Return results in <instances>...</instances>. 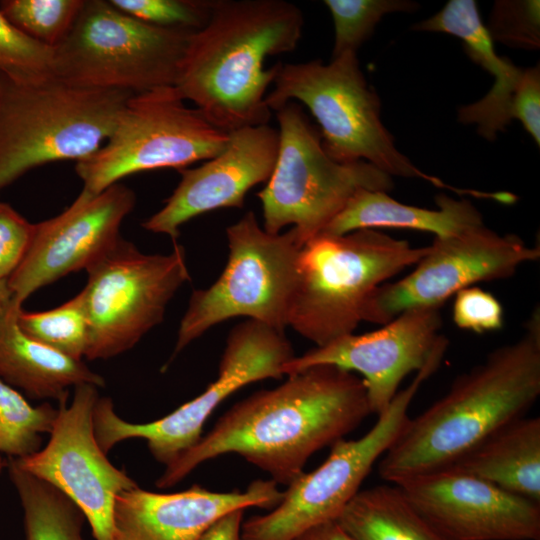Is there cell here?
Instances as JSON below:
<instances>
[{
    "label": "cell",
    "instance_id": "cell-1",
    "mask_svg": "<svg viewBox=\"0 0 540 540\" xmlns=\"http://www.w3.org/2000/svg\"><path fill=\"white\" fill-rule=\"evenodd\" d=\"M279 386L260 390L230 408L156 482L169 488L201 463L235 453L288 486L308 459L332 446L372 414L363 380L335 365L308 367Z\"/></svg>",
    "mask_w": 540,
    "mask_h": 540
},
{
    "label": "cell",
    "instance_id": "cell-2",
    "mask_svg": "<svg viewBox=\"0 0 540 540\" xmlns=\"http://www.w3.org/2000/svg\"><path fill=\"white\" fill-rule=\"evenodd\" d=\"M304 17L284 0H212L205 26L191 34L175 89L216 127L230 132L269 124L265 98L280 62L267 57L293 51Z\"/></svg>",
    "mask_w": 540,
    "mask_h": 540
},
{
    "label": "cell",
    "instance_id": "cell-3",
    "mask_svg": "<svg viewBox=\"0 0 540 540\" xmlns=\"http://www.w3.org/2000/svg\"><path fill=\"white\" fill-rule=\"evenodd\" d=\"M540 395V310L523 335L488 354L459 375L449 391L415 418L407 420L378 472L398 484L441 470L509 422L525 416Z\"/></svg>",
    "mask_w": 540,
    "mask_h": 540
},
{
    "label": "cell",
    "instance_id": "cell-4",
    "mask_svg": "<svg viewBox=\"0 0 540 540\" xmlns=\"http://www.w3.org/2000/svg\"><path fill=\"white\" fill-rule=\"evenodd\" d=\"M428 249L369 228L316 235L299 253L288 327L316 347L354 333L377 290Z\"/></svg>",
    "mask_w": 540,
    "mask_h": 540
},
{
    "label": "cell",
    "instance_id": "cell-5",
    "mask_svg": "<svg viewBox=\"0 0 540 540\" xmlns=\"http://www.w3.org/2000/svg\"><path fill=\"white\" fill-rule=\"evenodd\" d=\"M135 94L77 86L57 76L31 85L0 84V193L28 171L76 162L109 138Z\"/></svg>",
    "mask_w": 540,
    "mask_h": 540
},
{
    "label": "cell",
    "instance_id": "cell-6",
    "mask_svg": "<svg viewBox=\"0 0 540 540\" xmlns=\"http://www.w3.org/2000/svg\"><path fill=\"white\" fill-rule=\"evenodd\" d=\"M265 101L271 111L301 102L320 126L326 153L341 163L365 161L389 176L421 178L460 195L468 189L445 184L418 169L402 154L380 118L381 102L360 68L357 53L347 52L328 64L315 59L280 63Z\"/></svg>",
    "mask_w": 540,
    "mask_h": 540
},
{
    "label": "cell",
    "instance_id": "cell-7",
    "mask_svg": "<svg viewBox=\"0 0 540 540\" xmlns=\"http://www.w3.org/2000/svg\"><path fill=\"white\" fill-rule=\"evenodd\" d=\"M276 118V164L266 186L257 193L265 231L277 234L292 225L303 245L322 233L358 191L393 189L392 177L375 166L331 158L320 131L297 102H287L276 111Z\"/></svg>",
    "mask_w": 540,
    "mask_h": 540
},
{
    "label": "cell",
    "instance_id": "cell-8",
    "mask_svg": "<svg viewBox=\"0 0 540 540\" xmlns=\"http://www.w3.org/2000/svg\"><path fill=\"white\" fill-rule=\"evenodd\" d=\"M142 22L105 0H85L54 48L55 76L86 88L140 94L175 86L191 34Z\"/></svg>",
    "mask_w": 540,
    "mask_h": 540
},
{
    "label": "cell",
    "instance_id": "cell-9",
    "mask_svg": "<svg viewBox=\"0 0 540 540\" xmlns=\"http://www.w3.org/2000/svg\"><path fill=\"white\" fill-rule=\"evenodd\" d=\"M227 264L208 288L193 291L180 321L174 355L211 327L247 317L284 332L297 278L302 244L296 231L272 234L254 212L227 227Z\"/></svg>",
    "mask_w": 540,
    "mask_h": 540
},
{
    "label": "cell",
    "instance_id": "cell-10",
    "mask_svg": "<svg viewBox=\"0 0 540 540\" xmlns=\"http://www.w3.org/2000/svg\"><path fill=\"white\" fill-rule=\"evenodd\" d=\"M228 141L229 132L188 107L174 86L161 87L133 95L106 142L75 171L82 191L95 195L132 174L211 159Z\"/></svg>",
    "mask_w": 540,
    "mask_h": 540
},
{
    "label": "cell",
    "instance_id": "cell-11",
    "mask_svg": "<svg viewBox=\"0 0 540 540\" xmlns=\"http://www.w3.org/2000/svg\"><path fill=\"white\" fill-rule=\"evenodd\" d=\"M295 357L284 332L255 320L235 326L228 335L216 379L194 399L148 423H130L114 411L110 398H98L93 411L96 440L107 454L120 441L146 440L153 457L166 466L202 437L213 411L242 387L267 378L280 379Z\"/></svg>",
    "mask_w": 540,
    "mask_h": 540
},
{
    "label": "cell",
    "instance_id": "cell-12",
    "mask_svg": "<svg viewBox=\"0 0 540 540\" xmlns=\"http://www.w3.org/2000/svg\"><path fill=\"white\" fill-rule=\"evenodd\" d=\"M80 292L89 324L88 360L109 359L134 347L159 325L168 303L190 280L185 249L145 254L120 237L86 270Z\"/></svg>",
    "mask_w": 540,
    "mask_h": 540
},
{
    "label": "cell",
    "instance_id": "cell-13",
    "mask_svg": "<svg viewBox=\"0 0 540 540\" xmlns=\"http://www.w3.org/2000/svg\"><path fill=\"white\" fill-rule=\"evenodd\" d=\"M436 369L429 366L418 372L362 437L335 442L319 467L303 472L287 486L277 506L243 521L240 540H293L312 527L336 521L397 438L419 387Z\"/></svg>",
    "mask_w": 540,
    "mask_h": 540
},
{
    "label": "cell",
    "instance_id": "cell-14",
    "mask_svg": "<svg viewBox=\"0 0 540 540\" xmlns=\"http://www.w3.org/2000/svg\"><path fill=\"white\" fill-rule=\"evenodd\" d=\"M97 388L93 384L74 387L71 404L59 403L47 445L31 455L9 458L67 496L83 513L96 540H111L116 498L137 484L111 464L96 440Z\"/></svg>",
    "mask_w": 540,
    "mask_h": 540
},
{
    "label": "cell",
    "instance_id": "cell-15",
    "mask_svg": "<svg viewBox=\"0 0 540 540\" xmlns=\"http://www.w3.org/2000/svg\"><path fill=\"white\" fill-rule=\"evenodd\" d=\"M540 258V247L515 234H499L484 224L447 238H434L428 252L404 278L383 284L365 321L384 325L414 307H438L479 282L511 277Z\"/></svg>",
    "mask_w": 540,
    "mask_h": 540
},
{
    "label": "cell",
    "instance_id": "cell-16",
    "mask_svg": "<svg viewBox=\"0 0 540 540\" xmlns=\"http://www.w3.org/2000/svg\"><path fill=\"white\" fill-rule=\"evenodd\" d=\"M441 326L440 308H410L377 330L348 334L295 356L284 366V375L319 364L359 373L371 412L378 416L407 375L440 365L448 347L447 338L439 333Z\"/></svg>",
    "mask_w": 540,
    "mask_h": 540
},
{
    "label": "cell",
    "instance_id": "cell-17",
    "mask_svg": "<svg viewBox=\"0 0 540 540\" xmlns=\"http://www.w3.org/2000/svg\"><path fill=\"white\" fill-rule=\"evenodd\" d=\"M135 202L133 190L118 182L95 195L81 191L62 213L35 224L24 259L8 278L14 302L22 305L40 288L87 270L121 237Z\"/></svg>",
    "mask_w": 540,
    "mask_h": 540
},
{
    "label": "cell",
    "instance_id": "cell-18",
    "mask_svg": "<svg viewBox=\"0 0 540 540\" xmlns=\"http://www.w3.org/2000/svg\"><path fill=\"white\" fill-rule=\"evenodd\" d=\"M394 485L449 540H540V503L471 474L449 467Z\"/></svg>",
    "mask_w": 540,
    "mask_h": 540
},
{
    "label": "cell",
    "instance_id": "cell-19",
    "mask_svg": "<svg viewBox=\"0 0 540 540\" xmlns=\"http://www.w3.org/2000/svg\"><path fill=\"white\" fill-rule=\"evenodd\" d=\"M278 149L279 132L269 124L230 131L219 154L179 170L181 179L173 193L142 227L175 240L180 227L194 217L219 208H242L248 191L270 178Z\"/></svg>",
    "mask_w": 540,
    "mask_h": 540
},
{
    "label": "cell",
    "instance_id": "cell-20",
    "mask_svg": "<svg viewBox=\"0 0 540 540\" xmlns=\"http://www.w3.org/2000/svg\"><path fill=\"white\" fill-rule=\"evenodd\" d=\"M273 480H255L245 491L214 492L200 485L175 493L134 487L120 493L111 540H200L224 515L249 507L273 509L283 492Z\"/></svg>",
    "mask_w": 540,
    "mask_h": 540
},
{
    "label": "cell",
    "instance_id": "cell-21",
    "mask_svg": "<svg viewBox=\"0 0 540 540\" xmlns=\"http://www.w3.org/2000/svg\"><path fill=\"white\" fill-rule=\"evenodd\" d=\"M412 29L447 33L462 40L470 59L490 73L495 82L482 99L458 110V121L476 125L478 134L489 141L504 132L512 121L513 95L523 68L497 55L477 3L474 0H450L439 12L413 25Z\"/></svg>",
    "mask_w": 540,
    "mask_h": 540
},
{
    "label": "cell",
    "instance_id": "cell-22",
    "mask_svg": "<svg viewBox=\"0 0 540 540\" xmlns=\"http://www.w3.org/2000/svg\"><path fill=\"white\" fill-rule=\"evenodd\" d=\"M22 305L13 302L0 317V378L35 399L67 401L68 388L105 385L104 378L82 360L66 356L35 341L18 326Z\"/></svg>",
    "mask_w": 540,
    "mask_h": 540
},
{
    "label": "cell",
    "instance_id": "cell-23",
    "mask_svg": "<svg viewBox=\"0 0 540 540\" xmlns=\"http://www.w3.org/2000/svg\"><path fill=\"white\" fill-rule=\"evenodd\" d=\"M430 210L396 201L388 192L360 190L322 233L341 235L359 229L397 228L424 231L447 238L483 225L480 211L466 198L446 194Z\"/></svg>",
    "mask_w": 540,
    "mask_h": 540
},
{
    "label": "cell",
    "instance_id": "cell-24",
    "mask_svg": "<svg viewBox=\"0 0 540 540\" xmlns=\"http://www.w3.org/2000/svg\"><path fill=\"white\" fill-rule=\"evenodd\" d=\"M449 467L540 503V418L509 422Z\"/></svg>",
    "mask_w": 540,
    "mask_h": 540
},
{
    "label": "cell",
    "instance_id": "cell-25",
    "mask_svg": "<svg viewBox=\"0 0 540 540\" xmlns=\"http://www.w3.org/2000/svg\"><path fill=\"white\" fill-rule=\"evenodd\" d=\"M336 521L354 540H449L390 483L360 490Z\"/></svg>",
    "mask_w": 540,
    "mask_h": 540
},
{
    "label": "cell",
    "instance_id": "cell-26",
    "mask_svg": "<svg viewBox=\"0 0 540 540\" xmlns=\"http://www.w3.org/2000/svg\"><path fill=\"white\" fill-rule=\"evenodd\" d=\"M10 479L24 511L25 540H84L81 510L62 492L8 458Z\"/></svg>",
    "mask_w": 540,
    "mask_h": 540
},
{
    "label": "cell",
    "instance_id": "cell-27",
    "mask_svg": "<svg viewBox=\"0 0 540 540\" xmlns=\"http://www.w3.org/2000/svg\"><path fill=\"white\" fill-rule=\"evenodd\" d=\"M57 412L49 403L32 406L0 378V452L22 458L38 451L41 435L50 433Z\"/></svg>",
    "mask_w": 540,
    "mask_h": 540
},
{
    "label": "cell",
    "instance_id": "cell-28",
    "mask_svg": "<svg viewBox=\"0 0 540 540\" xmlns=\"http://www.w3.org/2000/svg\"><path fill=\"white\" fill-rule=\"evenodd\" d=\"M17 322L35 341L76 360L85 357L89 324L80 293L47 311L25 312L21 309Z\"/></svg>",
    "mask_w": 540,
    "mask_h": 540
},
{
    "label": "cell",
    "instance_id": "cell-29",
    "mask_svg": "<svg viewBox=\"0 0 540 540\" xmlns=\"http://www.w3.org/2000/svg\"><path fill=\"white\" fill-rule=\"evenodd\" d=\"M334 25L332 58L358 48L373 34L376 25L390 13H411L419 8L410 0H325Z\"/></svg>",
    "mask_w": 540,
    "mask_h": 540
},
{
    "label": "cell",
    "instance_id": "cell-30",
    "mask_svg": "<svg viewBox=\"0 0 540 540\" xmlns=\"http://www.w3.org/2000/svg\"><path fill=\"white\" fill-rule=\"evenodd\" d=\"M85 0H3L0 12L36 41L57 47L73 27Z\"/></svg>",
    "mask_w": 540,
    "mask_h": 540
},
{
    "label": "cell",
    "instance_id": "cell-31",
    "mask_svg": "<svg viewBox=\"0 0 540 540\" xmlns=\"http://www.w3.org/2000/svg\"><path fill=\"white\" fill-rule=\"evenodd\" d=\"M0 75L18 85L55 76V50L29 37L0 12Z\"/></svg>",
    "mask_w": 540,
    "mask_h": 540
},
{
    "label": "cell",
    "instance_id": "cell-32",
    "mask_svg": "<svg viewBox=\"0 0 540 540\" xmlns=\"http://www.w3.org/2000/svg\"><path fill=\"white\" fill-rule=\"evenodd\" d=\"M486 28L493 41L511 48L537 50L540 47V2L498 0Z\"/></svg>",
    "mask_w": 540,
    "mask_h": 540
},
{
    "label": "cell",
    "instance_id": "cell-33",
    "mask_svg": "<svg viewBox=\"0 0 540 540\" xmlns=\"http://www.w3.org/2000/svg\"><path fill=\"white\" fill-rule=\"evenodd\" d=\"M122 12L164 28L198 31L207 23L212 0H109Z\"/></svg>",
    "mask_w": 540,
    "mask_h": 540
},
{
    "label": "cell",
    "instance_id": "cell-34",
    "mask_svg": "<svg viewBox=\"0 0 540 540\" xmlns=\"http://www.w3.org/2000/svg\"><path fill=\"white\" fill-rule=\"evenodd\" d=\"M452 317L456 326L475 333L498 330L504 321L500 302L491 293L476 286L455 294Z\"/></svg>",
    "mask_w": 540,
    "mask_h": 540
},
{
    "label": "cell",
    "instance_id": "cell-35",
    "mask_svg": "<svg viewBox=\"0 0 540 540\" xmlns=\"http://www.w3.org/2000/svg\"><path fill=\"white\" fill-rule=\"evenodd\" d=\"M34 230L35 224L0 202V279H8L18 268L30 247Z\"/></svg>",
    "mask_w": 540,
    "mask_h": 540
},
{
    "label": "cell",
    "instance_id": "cell-36",
    "mask_svg": "<svg viewBox=\"0 0 540 540\" xmlns=\"http://www.w3.org/2000/svg\"><path fill=\"white\" fill-rule=\"evenodd\" d=\"M511 118L519 120L537 146L540 145V68H525L515 89Z\"/></svg>",
    "mask_w": 540,
    "mask_h": 540
},
{
    "label": "cell",
    "instance_id": "cell-37",
    "mask_svg": "<svg viewBox=\"0 0 540 540\" xmlns=\"http://www.w3.org/2000/svg\"><path fill=\"white\" fill-rule=\"evenodd\" d=\"M245 510L232 511L212 524L200 540H240Z\"/></svg>",
    "mask_w": 540,
    "mask_h": 540
},
{
    "label": "cell",
    "instance_id": "cell-38",
    "mask_svg": "<svg viewBox=\"0 0 540 540\" xmlns=\"http://www.w3.org/2000/svg\"><path fill=\"white\" fill-rule=\"evenodd\" d=\"M293 540H354L337 521H330L303 532Z\"/></svg>",
    "mask_w": 540,
    "mask_h": 540
},
{
    "label": "cell",
    "instance_id": "cell-39",
    "mask_svg": "<svg viewBox=\"0 0 540 540\" xmlns=\"http://www.w3.org/2000/svg\"><path fill=\"white\" fill-rule=\"evenodd\" d=\"M14 302V295L8 279H0V317H2Z\"/></svg>",
    "mask_w": 540,
    "mask_h": 540
},
{
    "label": "cell",
    "instance_id": "cell-40",
    "mask_svg": "<svg viewBox=\"0 0 540 540\" xmlns=\"http://www.w3.org/2000/svg\"><path fill=\"white\" fill-rule=\"evenodd\" d=\"M5 466V463L3 462L1 456H0V472L2 470V468Z\"/></svg>",
    "mask_w": 540,
    "mask_h": 540
},
{
    "label": "cell",
    "instance_id": "cell-41",
    "mask_svg": "<svg viewBox=\"0 0 540 540\" xmlns=\"http://www.w3.org/2000/svg\"><path fill=\"white\" fill-rule=\"evenodd\" d=\"M2 76L0 75V84H1Z\"/></svg>",
    "mask_w": 540,
    "mask_h": 540
}]
</instances>
